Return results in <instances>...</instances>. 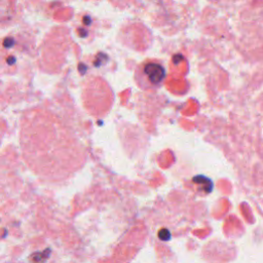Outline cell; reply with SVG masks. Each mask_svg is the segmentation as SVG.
Listing matches in <instances>:
<instances>
[{
	"label": "cell",
	"instance_id": "3",
	"mask_svg": "<svg viewBox=\"0 0 263 263\" xmlns=\"http://www.w3.org/2000/svg\"><path fill=\"white\" fill-rule=\"evenodd\" d=\"M14 43H16V41H14V39L13 37H7V38L4 39L3 46L5 48H11L14 45Z\"/></svg>",
	"mask_w": 263,
	"mask_h": 263
},
{
	"label": "cell",
	"instance_id": "7",
	"mask_svg": "<svg viewBox=\"0 0 263 263\" xmlns=\"http://www.w3.org/2000/svg\"><path fill=\"white\" fill-rule=\"evenodd\" d=\"M78 32H79V35L81 36V37H85V36H87V32L85 30H82V29H78Z\"/></svg>",
	"mask_w": 263,
	"mask_h": 263
},
{
	"label": "cell",
	"instance_id": "4",
	"mask_svg": "<svg viewBox=\"0 0 263 263\" xmlns=\"http://www.w3.org/2000/svg\"><path fill=\"white\" fill-rule=\"evenodd\" d=\"M78 70H79V73L80 74H85V72H87V66L84 65V64H79V65H78Z\"/></svg>",
	"mask_w": 263,
	"mask_h": 263
},
{
	"label": "cell",
	"instance_id": "2",
	"mask_svg": "<svg viewBox=\"0 0 263 263\" xmlns=\"http://www.w3.org/2000/svg\"><path fill=\"white\" fill-rule=\"evenodd\" d=\"M50 254V249H46L44 252L42 253H35V254L33 255V261L35 262H40L41 260L43 259H46V258L48 257V255Z\"/></svg>",
	"mask_w": 263,
	"mask_h": 263
},
{
	"label": "cell",
	"instance_id": "1",
	"mask_svg": "<svg viewBox=\"0 0 263 263\" xmlns=\"http://www.w3.org/2000/svg\"><path fill=\"white\" fill-rule=\"evenodd\" d=\"M145 72L149 77V80L153 84H157V83L161 82L163 80L164 74L163 68L159 65H148L145 68Z\"/></svg>",
	"mask_w": 263,
	"mask_h": 263
},
{
	"label": "cell",
	"instance_id": "6",
	"mask_svg": "<svg viewBox=\"0 0 263 263\" xmlns=\"http://www.w3.org/2000/svg\"><path fill=\"white\" fill-rule=\"evenodd\" d=\"M83 23H84V25L88 26L90 23H92V20H90V17H87H87H84V18H83Z\"/></svg>",
	"mask_w": 263,
	"mask_h": 263
},
{
	"label": "cell",
	"instance_id": "5",
	"mask_svg": "<svg viewBox=\"0 0 263 263\" xmlns=\"http://www.w3.org/2000/svg\"><path fill=\"white\" fill-rule=\"evenodd\" d=\"M16 62H17V59L14 58V56H11V57H8V58L6 59V63L8 64V65H11V66L14 65Z\"/></svg>",
	"mask_w": 263,
	"mask_h": 263
}]
</instances>
